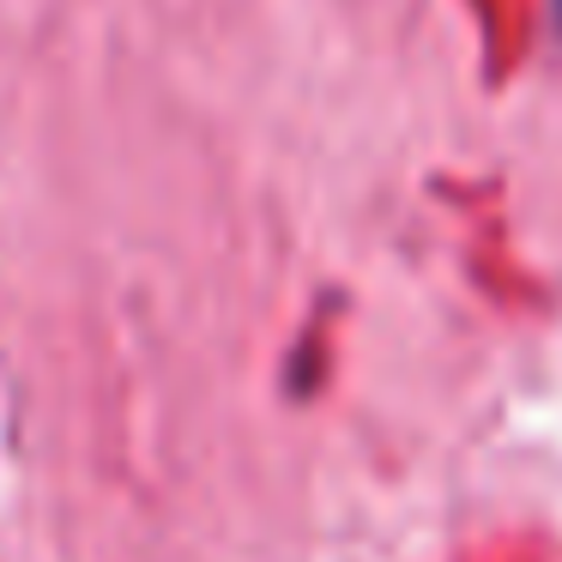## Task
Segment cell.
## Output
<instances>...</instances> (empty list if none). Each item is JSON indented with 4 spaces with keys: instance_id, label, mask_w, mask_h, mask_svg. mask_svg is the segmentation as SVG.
I'll use <instances>...</instances> for the list:
<instances>
[{
    "instance_id": "1",
    "label": "cell",
    "mask_w": 562,
    "mask_h": 562,
    "mask_svg": "<svg viewBox=\"0 0 562 562\" xmlns=\"http://www.w3.org/2000/svg\"><path fill=\"white\" fill-rule=\"evenodd\" d=\"M550 19H557V37H562V0H550Z\"/></svg>"
}]
</instances>
